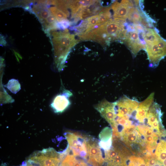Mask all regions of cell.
<instances>
[{
	"mask_svg": "<svg viewBox=\"0 0 166 166\" xmlns=\"http://www.w3.org/2000/svg\"><path fill=\"white\" fill-rule=\"evenodd\" d=\"M128 24L125 20L110 18L104 24L81 36V40H92L102 45H108L111 41H123Z\"/></svg>",
	"mask_w": 166,
	"mask_h": 166,
	"instance_id": "6da1fadb",
	"label": "cell"
},
{
	"mask_svg": "<svg viewBox=\"0 0 166 166\" xmlns=\"http://www.w3.org/2000/svg\"><path fill=\"white\" fill-rule=\"evenodd\" d=\"M53 36L55 56L57 58H66L70 49L78 42L74 35L68 33L67 29L63 32H54Z\"/></svg>",
	"mask_w": 166,
	"mask_h": 166,
	"instance_id": "7a4b0ae2",
	"label": "cell"
},
{
	"mask_svg": "<svg viewBox=\"0 0 166 166\" xmlns=\"http://www.w3.org/2000/svg\"><path fill=\"white\" fill-rule=\"evenodd\" d=\"M28 161L39 166H59L61 153L52 148H49L34 152Z\"/></svg>",
	"mask_w": 166,
	"mask_h": 166,
	"instance_id": "3957f363",
	"label": "cell"
},
{
	"mask_svg": "<svg viewBox=\"0 0 166 166\" xmlns=\"http://www.w3.org/2000/svg\"><path fill=\"white\" fill-rule=\"evenodd\" d=\"M137 30L133 23L128 24L125 37L122 41L135 57L142 49H145V43L143 38H140V34L142 33Z\"/></svg>",
	"mask_w": 166,
	"mask_h": 166,
	"instance_id": "277c9868",
	"label": "cell"
},
{
	"mask_svg": "<svg viewBox=\"0 0 166 166\" xmlns=\"http://www.w3.org/2000/svg\"><path fill=\"white\" fill-rule=\"evenodd\" d=\"M64 135L68 141V146L75 155L83 159H87L86 142L88 135L71 132H65Z\"/></svg>",
	"mask_w": 166,
	"mask_h": 166,
	"instance_id": "5b68a950",
	"label": "cell"
},
{
	"mask_svg": "<svg viewBox=\"0 0 166 166\" xmlns=\"http://www.w3.org/2000/svg\"><path fill=\"white\" fill-rule=\"evenodd\" d=\"M34 6L32 11L35 14L42 24L45 31L57 28L58 23L55 18L45 5L44 2H40Z\"/></svg>",
	"mask_w": 166,
	"mask_h": 166,
	"instance_id": "8992f818",
	"label": "cell"
},
{
	"mask_svg": "<svg viewBox=\"0 0 166 166\" xmlns=\"http://www.w3.org/2000/svg\"><path fill=\"white\" fill-rule=\"evenodd\" d=\"M99 142L88 135L86 142L88 161L93 166H102L105 162V151L101 148Z\"/></svg>",
	"mask_w": 166,
	"mask_h": 166,
	"instance_id": "52a82bcc",
	"label": "cell"
},
{
	"mask_svg": "<svg viewBox=\"0 0 166 166\" xmlns=\"http://www.w3.org/2000/svg\"><path fill=\"white\" fill-rule=\"evenodd\" d=\"M136 0H122L120 2H114L111 6L113 12V18L125 20L128 18L130 8L136 4Z\"/></svg>",
	"mask_w": 166,
	"mask_h": 166,
	"instance_id": "ba28073f",
	"label": "cell"
},
{
	"mask_svg": "<svg viewBox=\"0 0 166 166\" xmlns=\"http://www.w3.org/2000/svg\"><path fill=\"white\" fill-rule=\"evenodd\" d=\"M157 41L145 44V50L149 61V66L152 68L156 67L160 61L166 56L165 53L158 47Z\"/></svg>",
	"mask_w": 166,
	"mask_h": 166,
	"instance_id": "9c48e42d",
	"label": "cell"
},
{
	"mask_svg": "<svg viewBox=\"0 0 166 166\" xmlns=\"http://www.w3.org/2000/svg\"><path fill=\"white\" fill-rule=\"evenodd\" d=\"M60 153L61 166H87L83 159L75 155L68 145L65 150Z\"/></svg>",
	"mask_w": 166,
	"mask_h": 166,
	"instance_id": "30bf717a",
	"label": "cell"
},
{
	"mask_svg": "<svg viewBox=\"0 0 166 166\" xmlns=\"http://www.w3.org/2000/svg\"><path fill=\"white\" fill-rule=\"evenodd\" d=\"M95 108L110 124L112 123L115 116L113 102L103 100L96 105Z\"/></svg>",
	"mask_w": 166,
	"mask_h": 166,
	"instance_id": "8fae6325",
	"label": "cell"
},
{
	"mask_svg": "<svg viewBox=\"0 0 166 166\" xmlns=\"http://www.w3.org/2000/svg\"><path fill=\"white\" fill-rule=\"evenodd\" d=\"M72 95L68 91L57 95L51 104V107L56 113H61L65 111L70 104L69 98Z\"/></svg>",
	"mask_w": 166,
	"mask_h": 166,
	"instance_id": "7c38bea8",
	"label": "cell"
},
{
	"mask_svg": "<svg viewBox=\"0 0 166 166\" xmlns=\"http://www.w3.org/2000/svg\"><path fill=\"white\" fill-rule=\"evenodd\" d=\"M113 131L112 129L109 127L104 128L100 132L99 137L100 141L107 142L112 139Z\"/></svg>",
	"mask_w": 166,
	"mask_h": 166,
	"instance_id": "4fadbf2b",
	"label": "cell"
},
{
	"mask_svg": "<svg viewBox=\"0 0 166 166\" xmlns=\"http://www.w3.org/2000/svg\"><path fill=\"white\" fill-rule=\"evenodd\" d=\"M128 166H147L141 157L132 155L128 159Z\"/></svg>",
	"mask_w": 166,
	"mask_h": 166,
	"instance_id": "5bb4252c",
	"label": "cell"
},
{
	"mask_svg": "<svg viewBox=\"0 0 166 166\" xmlns=\"http://www.w3.org/2000/svg\"><path fill=\"white\" fill-rule=\"evenodd\" d=\"M53 15L54 16L57 21L60 22L62 21L67 20V15L56 7H52L49 8Z\"/></svg>",
	"mask_w": 166,
	"mask_h": 166,
	"instance_id": "9a60e30c",
	"label": "cell"
},
{
	"mask_svg": "<svg viewBox=\"0 0 166 166\" xmlns=\"http://www.w3.org/2000/svg\"><path fill=\"white\" fill-rule=\"evenodd\" d=\"M6 87L13 93H14H14H16L20 89V85L18 81L14 79L9 81L6 85Z\"/></svg>",
	"mask_w": 166,
	"mask_h": 166,
	"instance_id": "2e32d148",
	"label": "cell"
},
{
	"mask_svg": "<svg viewBox=\"0 0 166 166\" xmlns=\"http://www.w3.org/2000/svg\"><path fill=\"white\" fill-rule=\"evenodd\" d=\"M156 43L159 48L166 54V41L161 37Z\"/></svg>",
	"mask_w": 166,
	"mask_h": 166,
	"instance_id": "e0dca14e",
	"label": "cell"
},
{
	"mask_svg": "<svg viewBox=\"0 0 166 166\" xmlns=\"http://www.w3.org/2000/svg\"><path fill=\"white\" fill-rule=\"evenodd\" d=\"M21 166H39L35 164L27 161L25 163H23V164Z\"/></svg>",
	"mask_w": 166,
	"mask_h": 166,
	"instance_id": "ac0fdd59",
	"label": "cell"
}]
</instances>
